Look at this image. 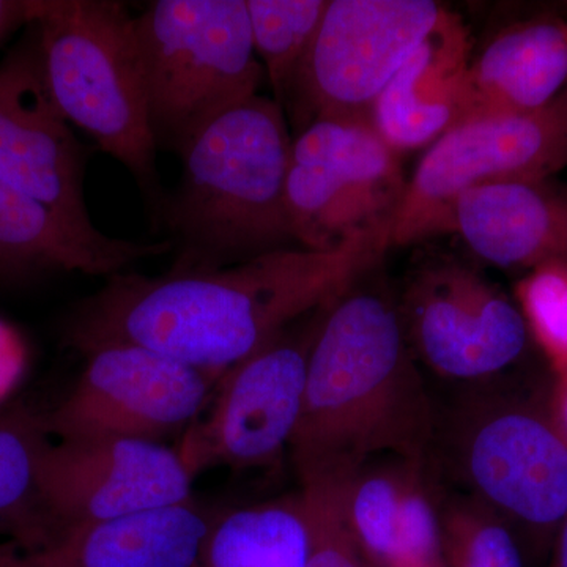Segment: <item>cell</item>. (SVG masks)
<instances>
[{
    "mask_svg": "<svg viewBox=\"0 0 567 567\" xmlns=\"http://www.w3.org/2000/svg\"><path fill=\"white\" fill-rule=\"evenodd\" d=\"M300 492L311 533L306 567H372L347 528L334 481L301 480Z\"/></svg>",
    "mask_w": 567,
    "mask_h": 567,
    "instance_id": "cell-26",
    "label": "cell"
},
{
    "mask_svg": "<svg viewBox=\"0 0 567 567\" xmlns=\"http://www.w3.org/2000/svg\"><path fill=\"white\" fill-rule=\"evenodd\" d=\"M84 354L87 363L76 383L54 409L41 413L51 439L159 442L200 416L216 383L147 347L104 344Z\"/></svg>",
    "mask_w": 567,
    "mask_h": 567,
    "instance_id": "cell-12",
    "label": "cell"
},
{
    "mask_svg": "<svg viewBox=\"0 0 567 567\" xmlns=\"http://www.w3.org/2000/svg\"><path fill=\"white\" fill-rule=\"evenodd\" d=\"M368 462L349 476L333 480L342 516L354 543L372 567L399 566V520L406 464Z\"/></svg>",
    "mask_w": 567,
    "mask_h": 567,
    "instance_id": "cell-22",
    "label": "cell"
},
{
    "mask_svg": "<svg viewBox=\"0 0 567 567\" xmlns=\"http://www.w3.org/2000/svg\"><path fill=\"white\" fill-rule=\"evenodd\" d=\"M41 69L55 106L162 204L134 17L114 0H32Z\"/></svg>",
    "mask_w": 567,
    "mask_h": 567,
    "instance_id": "cell-4",
    "label": "cell"
},
{
    "mask_svg": "<svg viewBox=\"0 0 567 567\" xmlns=\"http://www.w3.org/2000/svg\"><path fill=\"white\" fill-rule=\"evenodd\" d=\"M447 7L432 0H328L282 110L293 136L319 118H369L380 93Z\"/></svg>",
    "mask_w": 567,
    "mask_h": 567,
    "instance_id": "cell-10",
    "label": "cell"
},
{
    "mask_svg": "<svg viewBox=\"0 0 567 567\" xmlns=\"http://www.w3.org/2000/svg\"><path fill=\"white\" fill-rule=\"evenodd\" d=\"M440 513L447 567H525L516 532L491 507L466 495Z\"/></svg>",
    "mask_w": 567,
    "mask_h": 567,
    "instance_id": "cell-24",
    "label": "cell"
},
{
    "mask_svg": "<svg viewBox=\"0 0 567 567\" xmlns=\"http://www.w3.org/2000/svg\"><path fill=\"white\" fill-rule=\"evenodd\" d=\"M216 511L197 503L0 540V567H194Z\"/></svg>",
    "mask_w": 567,
    "mask_h": 567,
    "instance_id": "cell-15",
    "label": "cell"
},
{
    "mask_svg": "<svg viewBox=\"0 0 567 567\" xmlns=\"http://www.w3.org/2000/svg\"><path fill=\"white\" fill-rule=\"evenodd\" d=\"M391 248V234L380 233L331 251L292 246L212 270L122 271L71 312L65 338L82 353L147 347L218 382L290 324L338 301Z\"/></svg>",
    "mask_w": 567,
    "mask_h": 567,
    "instance_id": "cell-1",
    "label": "cell"
},
{
    "mask_svg": "<svg viewBox=\"0 0 567 567\" xmlns=\"http://www.w3.org/2000/svg\"><path fill=\"white\" fill-rule=\"evenodd\" d=\"M473 115L547 106L567 87V21L540 14L499 29L473 52Z\"/></svg>",
    "mask_w": 567,
    "mask_h": 567,
    "instance_id": "cell-19",
    "label": "cell"
},
{
    "mask_svg": "<svg viewBox=\"0 0 567 567\" xmlns=\"http://www.w3.org/2000/svg\"><path fill=\"white\" fill-rule=\"evenodd\" d=\"M193 473L177 450L137 439H48L39 464L51 528L99 524L192 502Z\"/></svg>",
    "mask_w": 567,
    "mask_h": 567,
    "instance_id": "cell-13",
    "label": "cell"
},
{
    "mask_svg": "<svg viewBox=\"0 0 567 567\" xmlns=\"http://www.w3.org/2000/svg\"><path fill=\"white\" fill-rule=\"evenodd\" d=\"M550 567H567V516L557 533V547Z\"/></svg>",
    "mask_w": 567,
    "mask_h": 567,
    "instance_id": "cell-30",
    "label": "cell"
},
{
    "mask_svg": "<svg viewBox=\"0 0 567 567\" xmlns=\"http://www.w3.org/2000/svg\"><path fill=\"white\" fill-rule=\"evenodd\" d=\"M529 339L543 350L555 379L567 375V262H548L514 287Z\"/></svg>",
    "mask_w": 567,
    "mask_h": 567,
    "instance_id": "cell-25",
    "label": "cell"
},
{
    "mask_svg": "<svg viewBox=\"0 0 567 567\" xmlns=\"http://www.w3.org/2000/svg\"><path fill=\"white\" fill-rule=\"evenodd\" d=\"M171 251L167 238L140 244L84 233L0 178V282L43 271L111 278L136 260Z\"/></svg>",
    "mask_w": 567,
    "mask_h": 567,
    "instance_id": "cell-18",
    "label": "cell"
},
{
    "mask_svg": "<svg viewBox=\"0 0 567 567\" xmlns=\"http://www.w3.org/2000/svg\"><path fill=\"white\" fill-rule=\"evenodd\" d=\"M28 364V349L21 334L0 320V405L13 393Z\"/></svg>",
    "mask_w": 567,
    "mask_h": 567,
    "instance_id": "cell-27",
    "label": "cell"
},
{
    "mask_svg": "<svg viewBox=\"0 0 567 567\" xmlns=\"http://www.w3.org/2000/svg\"><path fill=\"white\" fill-rule=\"evenodd\" d=\"M377 270L331 306L312 346L290 445L300 481L341 480L380 456L427 462L434 409L398 300L372 282Z\"/></svg>",
    "mask_w": 567,
    "mask_h": 567,
    "instance_id": "cell-2",
    "label": "cell"
},
{
    "mask_svg": "<svg viewBox=\"0 0 567 567\" xmlns=\"http://www.w3.org/2000/svg\"><path fill=\"white\" fill-rule=\"evenodd\" d=\"M309 544L298 492L216 513L194 567H306Z\"/></svg>",
    "mask_w": 567,
    "mask_h": 567,
    "instance_id": "cell-20",
    "label": "cell"
},
{
    "mask_svg": "<svg viewBox=\"0 0 567 567\" xmlns=\"http://www.w3.org/2000/svg\"><path fill=\"white\" fill-rule=\"evenodd\" d=\"M550 410L555 423L567 442V375L555 379L550 394Z\"/></svg>",
    "mask_w": 567,
    "mask_h": 567,
    "instance_id": "cell-29",
    "label": "cell"
},
{
    "mask_svg": "<svg viewBox=\"0 0 567 567\" xmlns=\"http://www.w3.org/2000/svg\"><path fill=\"white\" fill-rule=\"evenodd\" d=\"M32 0H0V44L31 22Z\"/></svg>",
    "mask_w": 567,
    "mask_h": 567,
    "instance_id": "cell-28",
    "label": "cell"
},
{
    "mask_svg": "<svg viewBox=\"0 0 567 567\" xmlns=\"http://www.w3.org/2000/svg\"><path fill=\"white\" fill-rule=\"evenodd\" d=\"M293 134L275 99L256 95L224 112L182 153V177L159 213L171 270H212L297 245L286 183Z\"/></svg>",
    "mask_w": 567,
    "mask_h": 567,
    "instance_id": "cell-3",
    "label": "cell"
},
{
    "mask_svg": "<svg viewBox=\"0 0 567 567\" xmlns=\"http://www.w3.org/2000/svg\"><path fill=\"white\" fill-rule=\"evenodd\" d=\"M451 458L472 498L536 539L567 516V442L550 398L481 393L458 406L447 432Z\"/></svg>",
    "mask_w": 567,
    "mask_h": 567,
    "instance_id": "cell-6",
    "label": "cell"
},
{
    "mask_svg": "<svg viewBox=\"0 0 567 567\" xmlns=\"http://www.w3.org/2000/svg\"><path fill=\"white\" fill-rule=\"evenodd\" d=\"M153 140L186 151L208 123L259 95L246 0H156L134 17Z\"/></svg>",
    "mask_w": 567,
    "mask_h": 567,
    "instance_id": "cell-5",
    "label": "cell"
},
{
    "mask_svg": "<svg viewBox=\"0 0 567 567\" xmlns=\"http://www.w3.org/2000/svg\"><path fill=\"white\" fill-rule=\"evenodd\" d=\"M566 166L567 87L537 111L472 115L424 153L406 183L391 244L446 235L451 207L470 189L550 178Z\"/></svg>",
    "mask_w": 567,
    "mask_h": 567,
    "instance_id": "cell-8",
    "label": "cell"
},
{
    "mask_svg": "<svg viewBox=\"0 0 567 567\" xmlns=\"http://www.w3.org/2000/svg\"><path fill=\"white\" fill-rule=\"evenodd\" d=\"M48 439L41 413L25 406L0 412V540L29 543L47 532L39 464Z\"/></svg>",
    "mask_w": 567,
    "mask_h": 567,
    "instance_id": "cell-21",
    "label": "cell"
},
{
    "mask_svg": "<svg viewBox=\"0 0 567 567\" xmlns=\"http://www.w3.org/2000/svg\"><path fill=\"white\" fill-rule=\"evenodd\" d=\"M446 234L505 270L567 262V185L550 177L470 189L451 207Z\"/></svg>",
    "mask_w": 567,
    "mask_h": 567,
    "instance_id": "cell-17",
    "label": "cell"
},
{
    "mask_svg": "<svg viewBox=\"0 0 567 567\" xmlns=\"http://www.w3.org/2000/svg\"><path fill=\"white\" fill-rule=\"evenodd\" d=\"M327 6L328 0H246L254 51L281 107Z\"/></svg>",
    "mask_w": 567,
    "mask_h": 567,
    "instance_id": "cell-23",
    "label": "cell"
},
{
    "mask_svg": "<svg viewBox=\"0 0 567 567\" xmlns=\"http://www.w3.org/2000/svg\"><path fill=\"white\" fill-rule=\"evenodd\" d=\"M398 303L416 360L443 379H492L527 350L516 301L456 256L417 264Z\"/></svg>",
    "mask_w": 567,
    "mask_h": 567,
    "instance_id": "cell-11",
    "label": "cell"
},
{
    "mask_svg": "<svg viewBox=\"0 0 567 567\" xmlns=\"http://www.w3.org/2000/svg\"><path fill=\"white\" fill-rule=\"evenodd\" d=\"M473 52L475 41L465 21L446 9L380 93L371 123L399 155L431 147L472 117Z\"/></svg>",
    "mask_w": 567,
    "mask_h": 567,
    "instance_id": "cell-16",
    "label": "cell"
},
{
    "mask_svg": "<svg viewBox=\"0 0 567 567\" xmlns=\"http://www.w3.org/2000/svg\"><path fill=\"white\" fill-rule=\"evenodd\" d=\"M333 305L290 324L219 377L177 447L194 477L213 468H267L290 451L303 413L312 346Z\"/></svg>",
    "mask_w": 567,
    "mask_h": 567,
    "instance_id": "cell-9",
    "label": "cell"
},
{
    "mask_svg": "<svg viewBox=\"0 0 567 567\" xmlns=\"http://www.w3.org/2000/svg\"><path fill=\"white\" fill-rule=\"evenodd\" d=\"M402 155L369 118H319L295 134L286 204L297 246L331 251L390 233L406 192Z\"/></svg>",
    "mask_w": 567,
    "mask_h": 567,
    "instance_id": "cell-7",
    "label": "cell"
},
{
    "mask_svg": "<svg viewBox=\"0 0 567 567\" xmlns=\"http://www.w3.org/2000/svg\"><path fill=\"white\" fill-rule=\"evenodd\" d=\"M84 175V148L48 91L33 33L0 62V178L71 226L96 234Z\"/></svg>",
    "mask_w": 567,
    "mask_h": 567,
    "instance_id": "cell-14",
    "label": "cell"
}]
</instances>
